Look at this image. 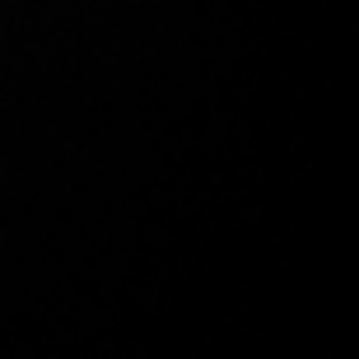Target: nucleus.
Instances as JSON below:
<instances>
[]
</instances>
